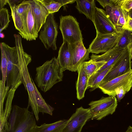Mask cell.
Here are the masks:
<instances>
[{
  "instance_id": "1",
  "label": "cell",
  "mask_w": 132,
  "mask_h": 132,
  "mask_svg": "<svg viewBox=\"0 0 132 132\" xmlns=\"http://www.w3.org/2000/svg\"><path fill=\"white\" fill-rule=\"evenodd\" d=\"M15 46L18 55V67L19 69L22 84L28 92V104L30 106L36 120H39V113L35 90L37 87L28 71V66L32 60L31 55L25 52L23 47L21 36L19 35L14 36Z\"/></svg>"
},
{
  "instance_id": "2",
  "label": "cell",
  "mask_w": 132,
  "mask_h": 132,
  "mask_svg": "<svg viewBox=\"0 0 132 132\" xmlns=\"http://www.w3.org/2000/svg\"><path fill=\"white\" fill-rule=\"evenodd\" d=\"M36 71L35 81L44 92L49 90L54 85L62 80L63 71L55 57L37 67Z\"/></svg>"
},
{
  "instance_id": "3",
  "label": "cell",
  "mask_w": 132,
  "mask_h": 132,
  "mask_svg": "<svg viewBox=\"0 0 132 132\" xmlns=\"http://www.w3.org/2000/svg\"><path fill=\"white\" fill-rule=\"evenodd\" d=\"M7 61L6 82L7 87L16 90L22 84L18 67V55L16 47H11L4 42L1 43Z\"/></svg>"
},
{
  "instance_id": "4",
  "label": "cell",
  "mask_w": 132,
  "mask_h": 132,
  "mask_svg": "<svg viewBox=\"0 0 132 132\" xmlns=\"http://www.w3.org/2000/svg\"><path fill=\"white\" fill-rule=\"evenodd\" d=\"M88 105L91 119L99 120L113 114L118 104L116 96H112L103 97L98 100L92 101Z\"/></svg>"
},
{
  "instance_id": "5",
  "label": "cell",
  "mask_w": 132,
  "mask_h": 132,
  "mask_svg": "<svg viewBox=\"0 0 132 132\" xmlns=\"http://www.w3.org/2000/svg\"><path fill=\"white\" fill-rule=\"evenodd\" d=\"M59 28L63 41L70 44L82 41L83 38L79 23L75 18L70 15L60 16Z\"/></svg>"
},
{
  "instance_id": "6",
  "label": "cell",
  "mask_w": 132,
  "mask_h": 132,
  "mask_svg": "<svg viewBox=\"0 0 132 132\" xmlns=\"http://www.w3.org/2000/svg\"><path fill=\"white\" fill-rule=\"evenodd\" d=\"M54 13H50L39 30V38L47 50L57 49L56 44L58 34L57 25L55 19Z\"/></svg>"
},
{
  "instance_id": "7",
  "label": "cell",
  "mask_w": 132,
  "mask_h": 132,
  "mask_svg": "<svg viewBox=\"0 0 132 132\" xmlns=\"http://www.w3.org/2000/svg\"><path fill=\"white\" fill-rule=\"evenodd\" d=\"M131 60L130 50L128 47L125 48L115 62L113 67L105 76L101 84L122 76L131 70Z\"/></svg>"
},
{
  "instance_id": "8",
  "label": "cell",
  "mask_w": 132,
  "mask_h": 132,
  "mask_svg": "<svg viewBox=\"0 0 132 132\" xmlns=\"http://www.w3.org/2000/svg\"><path fill=\"white\" fill-rule=\"evenodd\" d=\"M118 32L102 34L96 33V36L89 45L90 53L98 54L105 53L114 47L117 43Z\"/></svg>"
},
{
  "instance_id": "9",
  "label": "cell",
  "mask_w": 132,
  "mask_h": 132,
  "mask_svg": "<svg viewBox=\"0 0 132 132\" xmlns=\"http://www.w3.org/2000/svg\"><path fill=\"white\" fill-rule=\"evenodd\" d=\"M123 86L126 93L132 87V70L129 72L108 81L102 83L98 87L104 94L109 96H116L115 89Z\"/></svg>"
},
{
  "instance_id": "10",
  "label": "cell",
  "mask_w": 132,
  "mask_h": 132,
  "mask_svg": "<svg viewBox=\"0 0 132 132\" xmlns=\"http://www.w3.org/2000/svg\"><path fill=\"white\" fill-rule=\"evenodd\" d=\"M90 119L89 108L85 109L81 106L77 108L68 120L62 132H81L83 127Z\"/></svg>"
},
{
  "instance_id": "11",
  "label": "cell",
  "mask_w": 132,
  "mask_h": 132,
  "mask_svg": "<svg viewBox=\"0 0 132 132\" xmlns=\"http://www.w3.org/2000/svg\"><path fill=\"white\" fill-rule=\"evenodd\" d=\"M96 33L108 34L118 32L116 26L112 23L103 9L96 7L92 19Z\"/></svg>"
},
{
  "instance_id": "12",
  "label": "cell",
  "mask_w": 132,
  "mask_h": 132,
  "mask_svg": "<svg viewBox=\"0 0 132 132\" xmlns=\"http://www.w3.org/2000/svg\"><path fill=\"white\" fill-rule=\"evenodd\" d=\"M70 44L72 56L68 70L76 72L84 61L89 59L90 52L89 49H86L84 46L82 41Z\"/></svg>"
},
{
  "instance_id": "13",
  "label": "cell",
  "mask_w": 132,
  "mask_h": 132,
  "mask_svg": "<svg viewBox=\"0 0 132 132\" xmlns=\"http://www.w3.org/2000/svg\"><path fill=\"white\" fill-rule=\"evenodd\" d=\"M32 10L36 30L38 33L49 13L40 0H29Z\"/></svg>"
},
{
  "instance_id": "14",
  "label": "cell",
  "mask_w": 132,
  "mask_h": 132,
  "mask_svg": "<svg viewBox=\"0 0 132 132\" xmlns=\"http://www.w3.org/2000/svg\"><path fill=\"white\" fill-rule=\"evenodd\" d=\"M105 10L108 17L116 27H122L125 24L128 17V12L118 5L107 6Z\"/></svg>"
},
{
  "instance_id": "15",
  "label": "cell",
  "mask_w": 132,
  "mask_h": 132,
  "mask_svg": "<svg viewBox=\"0 0 132 132\" xmlns=\"http://www.w3.org/2000/svg\"><path fill=\"white\" fill-rule=\"evenodd\" d=\"M33 113L23 108L18 123L12 132H31L36 125Z\"/></svg>"
},
{
  "instance_id": "16",
  "label": "cell",
  "mask_w": 132,
  "mask_h": 132,
  "mask_svg": "<svg viewBox=\"0 0 132 132\" xmlns=\"http://www.w3.org/2000/svg\"><path fill=\"white\" fill-rule=\"evenodd\" d=\"M58 52L57 58L63 71L68 70L71 61L72 53L70 44L63 41Z\"/></svg>"
},
{
  "instance_id": "17",
  "label": "cell",
  "mask_w": 132,
  "mask_h": 132,
  "mask_svg": "<svg viewBox=\"0 0 132 132\" xmlns=\"http://www.w3.org/2000/svg\"><path fill=\"white\" fill-rule=\"evenodd\" d=\"M77 71L78 76L76 83L77 97L80 100L84 97L85 92L88 87L89 78L82 64L79 67Z\"/></svg>"
},
{
  "instance_id": "18",
  "label": "cell",
  "mask_w": 132,
  "mask_h": 132,
  "mask_svg": "<svg viewBox=\"0 0 132 132\" xmlns=\"http://www.w3.org/2000/svg\"><path fill=\"white\" fill-rule=\"evenodd\" d=\"M23 108L16 105L12 108L11 113L6 123L4 126L2 132H12L18 123Z\"/></svg>"
},
{
  "instance_id": "19",
  "label": "cell",
  "mask_w": 132,
  "mask_h": 132,
  "mask_svg": "<svg viewBox=\"0 0 132 132\" xmlns=\"http://www.w3.org/2000/svg\"><path fill=\"white\" fill-rule=\"evenodd\" d=\"M68 121L62 120L51 123H44L39 126L36 125L31 132H62Z\"/></svg>"
},
{
  "instance_id": "20",
  "label": "cell",
  "mask_w": 132,
  "mask_h": 132,
  "mask_svg": "<svg viewBox=\"0 0 132 132\" xmlns=\"http://www.w3.org/2000/svg\"><path fill=\"white\" fill-rule=\"evenodd\" d=\"M76 7L79 12L84 14L87 19L92 21L96 7L94 0H76Z\"/></svg>"
},
{
  "instance_id": "21",
  "label": "cell",
  "mask_w": 132,
  "mask_h": 132,
  "mask_svg": "<svg viewBox=\"0 0 132 132\" xmlns=\"http://www.w3.org/2000/svg\"><path fill=\"white\" fill-rule=\"evenodd\" d=\"M118 37L115 46L125 48L132 43V31L122 28L118 30Z\"/></svg>"
},
{
  "instance_id": "22",
  "label": "cell",
  "mask_w": 132,
  "mask_h": 132,
  "mask_svg": "<svg viewBox=\"0 0 132 132\" xmlns=\"http://www.w3.org/2000/svg\"><path fill=\"white\" fill-rule=\"evenodd\" d=\"M16 90L10 89L8 93L7 96L5 105L4 113L3 116L1 117V131L2 130L6 123L8 118L11 113L12 109V103Z\"/></svg>"
},
{
  "instance_id": "23",
  "label": "cell",
  "mask_w": 132,
  "mask_h": 132,
  "mask_svg": "<svg viewBox=\"0 0 132 132\" xmlns=\"http://www.w3.org/2000/svg\"><path fill=\"white\" fill-rule=\"evenodd\" d=\"M114 64L100 73L92 75L89 78L88 87L90 88V91H93L98 88L105 76L112 68Z\"/></svg>"
},
{
  "instance_id": "24",
  "label": "cell",
  "mask_w": 132,
  "mask_h": 132,
  "mask_svg": "<svg viewBox=\"0 0 132 132\" xmlns=\"http://www.w3.org/2000/svg\"><path fill=\"white\" fill-rule=\"evenodd\" d=\"M106 63L103 61H97L90 59L88 61H84L82 64L89 78Z\"/></svg>"
},
{
  "instance_id": "25",
  "label": "cell",
  "mask_w": 132,
  "mask_h": 132,
  "mask_svg": "<svg viewBox=\"0 0 132 132\" xmlns=\"http://www.w3.org/2000/svg\"><path fill=\"white\" fill-rule=\"evenodd\" d=\"M125 49L115 46L102 55H97L92 54L90 56V59L97 61H103L107 62L117 53Z\"/></svg>"
},
{
  "instance_id": "26",
  "label": "cell",
  "mask_w": 132,
  "mask_h": 132,
  "mask_svg": "<svg viewBox=\"0 0 132 132\" xmlns=\"http://www.w3.org/2000/svg\"><path fill=\"white\" fill-rule=\"evenodd\" d=\"M43 5L50 14L59 11L63 6L62 4L57 0H40Z\"/></svg>"
},
{
  "instance_id": "27",
  "label": "cell",
  "mask_w": 132,
  "mask_h": 132,
  "mask_svg": "<svg viewBox=\"0 0 132 132\" xmlns=\"http://www.w3.org/2000/svg\"><path fill=\"white\" fill-rule=\"evenodd\" d=\"M0 47L1 54V69L2 76L1 80L3 85L4 86H5L6 78L7 61L6 53L1 43H0Z\"/></svg>"
},
{
  "instance_id": "28",
  "label": "cell",
  "mask_w": 132,
  "mask_h": 132,
  "mask_svg": "<svg viewBox=\"0 0 132 132\" xmlns=\"http://www.w3.org/2000/svg\"><path fill=\"white\" fill-rule=\"evenodd\" d=\"M8 9L3 7L0 10V33L6 29L9 25L10 21Z\"/></svg>"
},
{
  "instance_id": "29",
  "label": "cell",
  "mask_w": 132,
  "mask_h": 132,
  "mask_svg": "<svg viewBox=\"0 0 132 132\" xmlns=\"http://www.w3.org/2000/svg\"><path fill=\"white\" fill-rule=\"evenodd\" d=\"M118 5L128 12L132 9V0H119Z\"/></svg>"
},
{
  "instance_id": "30",
  "label": "cell",
  "mask_w": 132,
  "mask_h": 132,
  "mask_svg": "<svg viewBox=\"0 0 132 132\" xmlns=\"http://www.w3.org/2000/svg\"><path fill=\"white\" fill-rule=\"evenodd\" d=\"M104 8L107 6L118 5L119 0H97Z\"/></svg>"
},
{
  "instance_id": "31",
  "label": "cell",
  "mask_w": 132,
  "mask_h": 132,
  "mask_svg": "<svg viewBox=\"0 0 132 132\" xmlns=\"http://www.w3.org/2000/svg\"><path fill=\"white\" fill-rule=\"evenodd\" d=\"M116 95L118 102H120L126 94L124 90L123 86L116 88L115 90Z\"/></svg>"
},
{
  "instance_id": "32",
  "label": "cell",
  "mask_w": 132,
  "mask_h": 132,
  "mask_svg": "<svg viewBox=\"0 0 132 132\" xmlns=\"http://www.w3.org/2000/svg\"><path fill=\"white\" fill-rule=\"evenodd\" d=\"M121 28L132 31V18L128 15L127 22Z\"/></svg>"
},
{
  "instance_id": "33",
  "label": "cell",
  "mask_w": 132,
  "mask_h": 132,
  "mask_svg": "<svg viewBox=\"0 0 132 132\" xmlns=\"http://www.w3.org/2000/svg\"><path fill=\"white\" fill-rule=\"evenodd\" d=\"M57 1L61 3L63 6L65 5L68 4H71L76 1L75 0H57Z\"/></svg>"
},
{
  "instance_id": "34",
  "label": "cell",
  "mask_w": 132,
  "mask_h": 132,
  "mask_svg": "<svg viewBox=\"0 0 132 132\" xmlns=\"http://www.w3.org/2000/svg\"><path fill=\"white\" fill-rule=\"evenodd\" d=\"M23 0H8L7 3L9 4L10 6H12L15 5H16V4L22 2Z\"/></svg>"
},
{
  "instance_id": "35",
  "label": "cell",
  "mask_w": 132,
  "mask_h": 132,
  "mask_svg": "<svg viewBox=\"0 0 132 132\" xmlns=\"http://www.w3.org/2000/svg\"><path fill=\"white\" fill-rule=\"evenodd\" d=\"M8 0H0V10L7 3Z\"/></svg>"
},
{
  "instance_id": "36",
  "label": "cell",
  "mask_w": 132,
  "mask_h": 132,
  "mask_svg": "<svg viewBox=\"0 0 132 132\" xmlns=\"http://www.w3.org/2000/svg\"><path fill=\"white\" fill-rule=\"evenodd\" d=\"M125 132H132V126H129Z\"/></svg>"
},
{
  "instance_id": "37",
  "label": "cell",
  "mask_w": 132,
  "mask_h": 132,
  "mask_svg": "<svg viewBox=\"0 0 132 132\" xmlns=\"http://www.w3.org/2000/svg\"><path fill=\"white\" fill-rule=\"evenodd\" d=\"M128 15L130 17L132 18V9L128 12Z\"/></svg>"
},
{
  "instance_id": "38",
  "label": "cell",
  "mask_w": 132,
  "mask_h": 132,
  "mask_svg": "<svg viewBox=\"0 0 132 132\" xmlns=\"http://www.w3.org/2000/svg\"><path fill=\"white\" fill-rule=\"evenodd\" d=\"M0 37L1 38H3L5 36L4 34L2 33H0Z\"/></svg>"
},
{
  "instance_id": "39",
  "label": "cell",
  "mask_w": 132,
  "mask_h": 132,
  "mask_svg": "<svg viewBox=\"0 0 132 132\" xmlns=\"http://www.w3.org/2000/svg\"><path fill=\"white\" fill-rule=\"evenodd\" d=\"M130 51L132 50V43L128 47Z\"/></svg>"
},
{
  "instance_id": "40",
  "label": "cell",
  "mask_w": 132,
  "mask_h": 132,
  "mask_svg": "<svg viewBox=\"0 0 132 132\" xmlns=\"http://www.w3.org/2000/svg\"><path fill=\"white\" fill-rule=\"evenodd\" d=\"M130 54L131 59L132 60V50L130 51Z\"/></svg>"
},
{
  "instance_id": "41",
  "label": "cell",
  "mask_w": 132,
  "mask_h": 132,
  "mask_svg": "<svg viewBox=\"0 0 132 132\" xmlns=\"http://www.w3.org/2000/svg\"><path fill=\"white\" fill-rule=\"evenodd\" d=\"M131 90H132V87H131Z\"/></svg>"
}]
</instances>
